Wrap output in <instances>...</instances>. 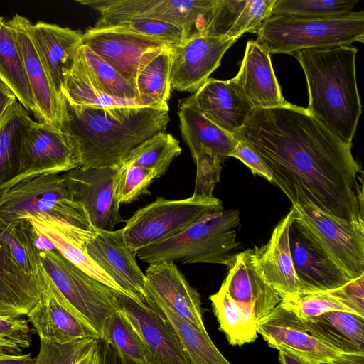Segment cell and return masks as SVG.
I'll return each instance as SVG.
<instances>
[{"mask_svg":"<svg viewBox=\"0 0 364 364\" xmlns=\"http://www.w3.org/2000/svg\"><path fill=\"white\" fill-rule=\"evenodd\" d=\"M2 189H3V188L0 189V193H1V190H2Z\"/></svg>","mask_w":364,"mask_h":364,"instance_id":"cell-58","label":"cell"},{"mask_svg":"<svg viewBox=\"0 0 364 364\" xmlns=\"http://www.w3.org/2000/svg\"><path fill=\"white\" fill-rule=\"evenodd\" d=\"M181 151L179 141L173 135L161 132L133 149L122 164L153 170L160 178Z\"/></svg>","mask_w":364,"mask_h":364,"instance_id":"cell-38","label":"cell"},{"mask_svg":"<svg viewBox=\"0 0 364 364\" xmlns=\"http://www.w3.org/2000/svg\"><path fill=\"white\" fill-rule=\"evenodd\" d=\"M40 257L62 295L102 339L106 321L119 311L118 291L75 267L55 249L40 250Z\"/></svg>","mask_w":364,"mask_h":364,"instance_id":"cell-8","label":"cell"},{"mask_svg":"<svg viewBox=\"0 0 364 364\" xmlns=\"http://www.w3.org/2000/svg\"><path fill=\"white\" fill-rule=\"evenodd\" d=\"M100 14L97 21L148 18L184 29L187 38L206 26L214 0H80Z\"/></svg>","mask_w":364,"mask_h":364,"instance_id":"cell-10","label":"cell"},{"mask_svg":"<svg viewBox=\"0 0 364 364\" xmlns=\"http://www.w3.org/2000/svg\"><path fill=\"white\" fill-rule=\"evenodd\" d=\"M100 364H123L114 348L102 339L98 341Z\"/></svg>","mask_w":364,"mask_h":364,"instance_id":"cell-52","label":"cell"},{"mask_svg":"<svg viewBox=\"0 0 364 364\" xmlns=\"http://www.w3.org/2000/svg\"><path fill=\"white\" fill-rule=\"evenodd\" d=\"M238 39L198 34L171 46V90L195 93L220 65L224 54Z\"/></svg>","mask_w":364,"mask_h":364,"instance_id":"cell-14","label":"cell"},{"mask_svg":"<svg viewBox=\"0 0 364 364\" xmlns=\"http://www.w3.org/2000/svg\"><path fill=\"white\" fill-rule=\"evenodd\" d=\"M294 220V210L278 223L268 242L250 250L257 272L279 295L281 299L301 293L289 245V229Z\"/></svg>","mask_w":364,"mask_h":364,"instance_id":"cell-20","label":"cell"},{"mask_svg":"<svg viewBox=\"0 0 364 364\" xmlns=\"http://www.w3.org/2000/svg\"><path fill=\"white\" fill-rule=\"evenodd\" d=\"M289 236L294 267L301 292H326L352 280L317 247L294 220Z\"/></svg>","mask_w":364,"mask_h":364,"instance_id":"cell-22","label":"cell"},{"mask_svg":"<svg viewBox=\"0 0 364 364\" xmlns=\"http://www.w3.org/2000/svg\"><path fill=\"white\" fill-rule=\"evenodd\" d=\"M359 0H275L272 15L327 18L353 12Z\"/></svg>","mask_w":364,"mask_h":364,"instance_id":"cell-42","label":"cell"},{"mask_svg":"<svg viewBox=\"0 0 364 364\" xmlns=\"http://www.w3.org/2000/svg\"><path fill=\"white\" fill-rule=\"evenodd\" d=\"M230 82L254 109L290 105L283 97L275 76L270 54L255 41H248L237 75Z\"/></svg>","mask_w":364,"mask_h":364,"instance_id":"cell-23","label":"cell"},{"mask_svg":"<svg viewBox=\"0 0 364 364\" xmlns=\"http://www.w3.org/2000/svg\"><path fill=\"white\" fill-rule=\"evenodd\" d=\"M178 116L182 138L192 157L201 149L210 151L222 162L229 157L237 139L203 115L193 94L179 100Z\"/></svg>","mask_w":364,"mask_h":364,"instance_id":"cell-29","label":"cell"},{"mask_svg":"<svg viewBox=\"0 0 364 364\" xmlns=\"http://www.w3.org/2000/svg\"><path fill=\"white\" fill-rule=\"evenodd\" d=\"M357 53L355 47L339 46L305 49L292 55L306 77V109L346 143H353L362 113L355 73Z\"/></svg>","mask_w":364,"mask_h":364,"instance_id":"cell-3","label":"cell"},{"mask_svg":"<svg viewBox=\"0 0 364 364\" xmlns=\"http://www.w3.org/2000/svg\"><path fill=\"white\" fill-rule=\"evenodd\" d=\"M43 288L41 276L26 273L0 240V317L26 316L38 301Z\"/></svg>","mask_w":364,"mask_h":364,"instance_id":"cell-28","label":"cell"},{"mask_svg":"<svg viewBox=\"0 0 364 364\" xmlns=\"http://www.w3.org/2000/svg\"><path fill=\"white\" fill-rule=\"evenodd\" d=\"M16 101L14 94L0 80V121L9 107Z\"/></svg>","mask_w":364,"mask_h":364,"instance_id":"cell-54","label":"cell"},{"mask_svg":"<svg viewBox=\"0 0 364 364\" xmlns=\"http://www.w3.org/2000/svg\"><path fill=\"white\" fill-rule=\"evenodd\" d=\"M235 139L248 142L292 205H310L364 226L363 170L353 143L333 134L306 108L254 109Z\"/></svg>","mask_w":364,"mask_h":364,"instance_id":"cell-1","label":"cell"},{"mask_svg":"<svg viewBox=\"0 0 364 364\" xmlns=\"http://www.w3.org/2000/svg\"><path fill=\"white\" fill-rule=\"evenodd\" d=\"M36 238V232L29 220H0V240L6 244L26 273L39 277L42 264Z\"/></svg>","mask_w":364,"mask_h":364,"instance_id":"cell-36","label":"cell"},{"mask_svg":"<svg viewBox=\"0 0 364 364\" xmlns=\"http://www.w3.org/2000/svg\"><path fill=\"white\" fill-rule=\"evenodd\" d=\"M222 201L193 193L180 200L157 197L127 220L122 234L127 247L137 250L171 237L202 217L222 210Z\"/></svg>","mask_w":364,"mask_h":364,"instance_id":"cell-7","label":"cell"},{"mask_svg":"<svg viewBox=\"0 0 364 364\" xmlns=\"http://www.w3.org/2000/svg\"><path fill=\"white\" fill-rule=\"evenodd\" d=\"M169 120L167 110L80 106L63 97L60 129L75 148L80 166L99 168L121 165L136 146L165 132Z\"/></svg>","mask_w":364,"mask_h":364,"instance_id":"cell-2","label":"cell"},{"mask_svg":"<svg viewBox=\"0 0 364 364\" xmlns=\"http://www.w3.org/2000/svg\"><path fill=\"white\" fill-rule=\"evenodd\" d=\"M28 319L0 317V355L23 354L32 341Z\"/></svg>","mask_w":364,"mask_h":364,"instance_id":"cell-45","label":"cell"},{"mask_svg":"<svg viewBox=\"0 0 364 364\" xmlns=\"http://www.w3.org/2000/svg\"><path fill=\"white\" fill-rule=\"evenodd\" d=\"M46 215L95 231L82 205L73 198L65 173L20 174L0 193V220Z\"/></svg>","mask_w":364,"mask_h":364,"instance_id":"cell-6","label":"cell"},{"mask_svg":"<svg viewBox=\"0 0 364 364\" xmlns=\"http://www.w3.org/2000/svg\"><path fill=\"white\" fill-rule=\"evenodd\" d=\"M25 219L29 220L35 230L46 237L55 249L75 267L106 286L124 294L86 252L85 244L97 230H84L46 215L28 217Z\"/></svg>","mask_w":364,"mask_h":364,"instance_id":"cell-26","label":"cell"},{"mask_svg":"<svg viewBox=\"0 0 364 364\" xmlns=\"http://www.w3.org/2000/svg\"><path fill=\"white\" fill-rule=\"evenodd\" d=\"M35 358L31 353L16 355H0V364H34Z\"/></svg>","mask_w":364,"mask_h":364,"instance_id":"cell-56","label":"cell"},{"mask_svg":"<svg viewBox=\"0 0 364 364\" xmlns=\"http://www.w3.org/2000/svg\"><path fill=\"white\" fill-rule=\"evenodd\" d=\"M81 41L134 85L142 63L159 50L171 47L136 33L112 28H89Z\"/></svg>","mask_w":364,"mask_h":364,"instance_id":"cell-16","label":"cell"},{"mask_svg":"<svg viewBox=\"0 0 364 364\" xmlns=\"http://www.w3.org/2000/svg\"><path fill=\"white\" fill-rule=\"evenodd\" d=\"M193 159L196 166L193 193L213 196L214 189L220 181L222 161L215 154L205 149H201Z\"/></svg>","mask_w":364,"mask_h":364,"instance_id":"cell-48","label":"cell"},{"mask_svg":"<svg viewBox=\"0 0 364 364\" xmlns=\"http://www.w3.org/2000/svg\"><path fill=\"white\" fill-rule=\"evenodd\" d=\"M32 121L18 100L0 121V189L19 174L23 143Z\"/></svg>","mask_w":364,"mask_h":364,"instance_id":"cell-31","label":"cell"},{"mask_svg":"<svg viewBox=\"0 0 364 364\" xmlns=\"http://www.w3.org/2000/svg\"><path fill=\"white\" fill-rule=\"evenodd\" d=\"M193 95L203 115L234 137L254 109L230 80L208 78Z\"/></svg>","mask_w":364,"mask_h":364,"instance_id":"cell-27","label":"cell"},{"mask_svg":"<svg viewBox=\"0 0 364 364\" xmlns=\"http://www.w3.org/2000/svg\"><path fill=\"white\" fill-rule=\"evenodd\" d=\"M122 166L99 168L79 166L65 172L74 200L80 203L97 230H113L124 222L117 199Z\"/></svg>","mask_w":364,"mask_h":364,"instance_id":"cell-11","label":"cell"},{"mask_svg":"<svg viewBox=\"0 0 364 364\" xmlns=\"http://www.w3.org/2000/svg\"><path fill=\"white\" fill-rule=\"evenodd\" d=\"M171 48L156 51L138 70L135 80L136 100L142 107L169 111Z\"/></svg>","mask_w":364,"mask_h":364,"instance_id":"cell-32","label":"cell"},{"mask_svg":"<svg viewBox=\"0 0 364 364\" xmlns=\"http://www.w3.org/2000/svg\"><path fill=\"white\" fill-rule=\"evenodd\" d=\"M209 299L219 329L230 345L241 346L257 338V321L238 306L222 286Z\"/></svg>","mask_w":364,"mask_h":364,"instance_id":"cell-35","label":"cell"},{"mask_svg":"<svg viewBox=\"0 0 364 364\" xmlns=\"http://www.w3.org/2000/svg\"><path fill=\"white\" fill-rule=\"evenodd\" d=\"M30 33L45 69L58 93L74 68L82 32L56 24L31 23Z\"/></svg>","mask_w":364,"mask_h":364,"instance_id":"cell-25","label":"cell"},{"mask_svg":"<svg viewBox=\"0 0 364 364\" xmlns=\"http://www.w3.org/2000/svg\"><path fill=\"white\" fill-rule=\"evenodd\" d=\"M236 139L237 144L230 153L229 157L239 159L251 170L254 175L262 176L271 182L272 175L258 153L248 142L240 139Z\"/></svg>","mask_w":364,"mask_h":364,"instance_id":"cell-51","label":"cell"},{"mask_svg":"<svg viewBox=\"0 0 364 364\" xmlns=\"http://www.w3.org/2000/svg\"><path fill=\"white\" fill-rule=\"evenodd\" d=\"M275 0H247L236 21L225 36L240 38L245 33H255L262 23L272 16Z\"/></svg>","mask_w":364,"mask_h":364,"instance_id":"cell-47","label":"cell"},{"mask_svg":"<svg viewBox=\"0 0 364 364\" xmlns=\"http://www.w3.org/2000/svg\"><path fill=\"white\" fill-rule=\"evenodd\" d=\"M148 296L198 328L206 331L199 293L186 280L173 262L151 264L145 272Z\"/></svg>","mask_w":364,"mask_h":364,"instance_id":"cell-21","label":"cell"},{"mask_svg":"<svg viewBox=\"0 0 364 364\" xmlns=\"http://www.w3.org/2000/svg\"><path fill=\"white\" fill-rule=\"evenodd\" d=\"M318 364H364V354L339 353L334 358Z\"/></svg>","mask_w":364,"mask_h":364,"instance_id":"cell-55","label":"cell"},{"mask_svg":"<svg viewBox=\"0 0 364 364\" xmlns=\"http://www.w3.org/2000/svg\"><path fill=\"white\" fill-rule=\"evenodd\" d=\"M247 0H214L208 22L200 34L225 36L244 8Z\"/></svg>","mask_w":364,"mask_h":364,"instance_id":"cell-49","label":"cell"},{"mask_svg":"<svg viewBox=\"0 0 364 364\" xmlns=\"http://www.w3.org/2000/svg\"><path fill=\"white\" fill-rule=\"evenodd\" d=\"M237 210L205 215L178 234L137 250L149 264L164 262L217 264L229 267L239 245L235 228L240 224Z\"/></svg>","mask_w":364,"mask_h":364,"instance_id":"cell-4","label":"cell"},{"mask_svg":"<svg viewBox=\"0 0 364 364\" xmlns=\"http://www.w3.org/2000/svg\"><path fill=\"white\" fill-rule=\"evenodd\" d=\"M85 249L92 261L122 289L142 305L151 302L145 288V274L137 264L136 252L126 245L122 229L97 230L87 240Z\"/></svg>","mask_w":364,"mask_h":364,"instance_id":"cell-15","label":"cell"},{"mask_svg":"<svg viewBox=\"0 0 364 364\" xmlns=\"http://www.w3.org/2000/svg\"><path fill=\"white\" fill-rule=\"evenodd\" d=\"M94 28H112L136 33L168 46L181 44L187 38L184 29L178 26L148 18H128L124 19L97 21Z\"/></svg>","mask_w":364,"mask_h":364,"instance_id":"cell-41","label":"cell"},{"mask_svg":"<svg viewBox=\"0 0 364 364\" xmlns=\"http://www.w3.org/2000/svg\"><path fill=\"white\" fill-rule=\"evenodd\" d=\"M117 185V199L121 203H130L149 193L148 187L158 179L155 171L143 167L124 166Z\"/></svg>","mask_w":364,"mask_h":364,"instance_id":"cell-46","label":"cell"},{"mask_svg":"<svg viewBox=\"0 0 364 364\" xmlns=\"http://www.w3.org/2000/svg\"><path fill=\"white\" fill-rule=\"evenodd\" d=\"M326 292L348 311L364 317V274Z\"/></svg>","mask_w":364,"mask_h":364,"instance_id":"cell-50","label":"cell"},{"mask_svg":"<svg viewBox=\"0 0 364 364\" xmlns=\"http://www.w3.org/2000/svg\"><path fill=\"white\" fill-rule=\"evenodd\" d=\"M19 48L37 110L38 122L60 128L63 117V97L55 89L32 41L31 21L19 14L8 21Z\"/></svg>","mask_w":364,"mask_h":364,"instance_id":"cell-19","label":"cell"},{"mask_svg":"<svg viewBox=\"0 0 364 364\" xmlns=\"http://www.w3.org/2000/svg\"><path fill=\"white\" fill-rule=\"evenodd\" d=\"M75 67L100 92L115 99L136 100L135 85L125 80L112 66L82 43L77 50Z\"/></svg>","mask_w":364,"mask_h":364,"instance_id":"cell-34","label":"cell"},{"mask_svg":"<svg viewBox=\"0 0 364 364\" xmlns=\"http://www.w3.org/2000/svg\"><path fill=\"white\" fill-rule=\"evenodd\" d=\"M61 94L75 105L97 107L141 106L136 100L115 99L100 92L75 65L65 79Z\"/></svg>","mask_w":364,"mask_h":364,"instance_id":"cell-40","label":"cell"},{"mask_svg":"<svg viewBox=\"0 0 364 364\" xmlns=\"http://www.w3.org/2000/svg\"><path fill=\"white\" fill-rule=\"evenodd\" d=\"M257 330L269 347L286 348L317 363L340 353L318 338L304 320L281 302L257 322Z\"/></svg>","mask_w":364,"mask_h":364,"instance_id":"cell-18","label":"cell"},{"mask_svg":"<svg viewBox=\"0 0 364 364\" xmlns=\"http://www.w3.org/2000/svg\"><path fill=\"white\" fill-rule=\"evenodd\" d=\"M294 221L351 279L364 274V226L334 218L310 205H295Z\"/></svg>","mask_w":364,"mask_h":364,"instance_id":"cell-9","label":"cell"},{"mask_svg":"<svg viewBox=\"0 0 364 364\" xmlns=\"http://www.w3.org/2000/svg\"><path fill=\"white\" fill-rule=\"evenodd\" d=\"M119 311L136 331L149 364H191L171 323L152 301L142 305L117 292Z\"/></svg>","mask_w":364,"mask_h":364,"instance_id":"cell-12","label":"cell"},{"mask_svg":"<svg viewBox=\"0 0 364 364\" xmlns=\"http://www.w3.org/2000/svg\"><path fill=\"white\" fill-rule=\"evenodd\" d=\"M305 322L318 338L338 353L364 354V317L331 311Z\"/></svg>","mask_w":364,"mask_h":364,"instance_id":"cell-30","label":"cell"},{"mask_svg":"<svg viewBox=\"0 0 364 364\" xmlns=\"http://www.w3.org/2000/svg\"><path fill=\"white\" fill-rule=\"evenodd\" d=\"M43 288L38 301L26 315L40 341L65 344L85 338L100 340L89 323L71 306L41 267Z\"/></svg>","mask_w":364,"mask_h":364,"instance_id":"cell-13","label":"cell"},{"mask_svg":"<svg viewBox=\"0 0 364 364\" xmlns=\"http://www.w3.org/2000/svg\"><path fill=\"white\" fill-rule=\"evenodd\" d=\"M221 286L232 299L257 322L280 302L278 293L257 272L250 249L235 255Z\"/></svg>","mask_w":364,"mask_h":364,"instance_id":"cell-24","label":"cell"},{"mask_svg":"<svg viewBox=\"0 0 364 364\" xmlns=\"http://www.w3.org/2000/svg\"><path fill=\"white\" fill-rule=\"evenodd\" d=\"M154 304L173 325L191 364H232L215 346L207 331L198 328L166 306Z\"/></svg>","mask_w":364,"mask_h":364,"instance_id":"cell-37","label":"cell"},{"mask_svg":"<svg viewBox=\"0 0 364 364\" xmlns=\"http://www.w3.org/2000/svg\"><path fill=\"white\" fill-rule=\"evenodd\" d=\"M281 303L305 321L331 311H348L327 292H301L282 299Z\"/></svg>","mask_w":364,"mask_h":364,"instance_id":"cell-43","label":"cell"},{"mask_svg":"<svg viewBox=\"0 0 364 364\" xmlns=\"http://www.w3.org/2000/svg\"><path fill=\"white\" fill-rule=\"evenodd\" d=\"M102 339L114 348L123 364H149L139 336L119 311L106 321Z\"/></svg>","mask_w":364,"mask_h":364,"instance_id":"cell-39","label":"cell"},{"mask_svg":"<svg viewBox=\"0 0 364 364\" xmlns=\"http://www.w3.org/2000/svg\"><path fill=\"white\" fill-rule=\"evenodd\" d=\"M75 364H100L98 342L86 355L82 357Z\"/></svg>","mask_w":364,"mask_h":364,"instance_id":"cell-57","label":"cell"},{"mask_svg":"<svg viewBox=\"0 0 364 364\" xmlns=\"http://www.w3.org/2000/svg\"><path fill=\"white\" fill-rule=\"evenodd\" d=\"M277 350L281 364H318L286 348H280Z\"/></svg>","mask_w":364,"mask_h":364,"instance_id":"cell-53","label":"cell"},{"mask_svg":"<svg viewBox=\"0 0 364 364\" xmlns=\"http://www.w3.org/2000/svg\"><path fill=\"white\" fill-rule=\"evenodd\" d=\"M0 80L36 119L37 110L22 57L8 21L0 17Z\"/></svg>","mask_w":364,"mask_h":364,"instance_id":"cell-33","label":"cell"},{"mask_svg":"<svg viewBox=\"0 0 364 364\" xmlns=\"http://www.w3.org/2000/svg\"><path fill=\"white\" fill-rule=\"evenodd\" d=\"M79 166L77 154L60 128L32 121L23 140L18 175L65 173Z\"/></svg>","mask_w":364,"mask_h":364,"instance_id":"cell-17","label":"cell"},{"mask_svg":"<svg viewBox=\"0 0 364 364\" xmlns=\"http://www.w3.org/2000/svg\"><path fill=\"white\" fill-rule=\"evenodd\" d=\"M98 341L85 338L65 344L40 341V349L34 364H75L86 355Z\"/></svg>","mask_w":364,"mask_h":364,"instance_id":"cell-44","label":"cell"},{"mask_svg":"<svg viewBox=\"0 0 364 364\" xmlns=\"http://www.w3.org/2000/svg\"><path fill=\"white\" fill-rule=\"evenodd\" d=\"M256 34V43L269 54L350 46L363 43L364 11L327 18L272 15Z\"/></svg>","mask_w":364,"mask_h":364,"instance_id":"cell-5","label":"cell"}]
</instances>
